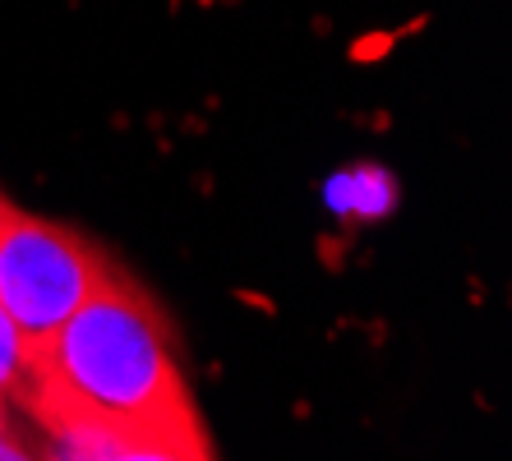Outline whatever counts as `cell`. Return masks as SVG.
<instances>
[{"label":"cell","instance_id":"obj_1","mask_svg":"<svg viewBox=\"0 0 512 461\" xmlns=\"http://www.w3.org/2000/svg\"><path fill=\"white\" fill-rule=\"evenodd\" d=\"M24 406L65 457H213L162 309L111 268L33 355Z\"/></svg>","mask_w":512,"mask_h":461},{"label":"cell","instance_id":"obj_2","mask_svg":"<svg viewBox=\"0 0 512 461\" xmlns=\"http://www.w3.org/2000/svg\"><path fill=\"white\" fill-rule=\"evenodd\" d=\"M116 263L88 236L14 208L0 194V309L24 332L33 355L93 296Z\"/></svg>","mask_w":512,"mask_h":461},{"label":"cell","instance_id":"obj_3","mask_svg":"<svg viewBox=\"0 0 512 461\" xmlns=\"http://www.w3.org/2000/svg\"><path fill=\"white\" fill-rule=\"evenodd\" d=\"M33 379V346L24 342V332L14 328V319L0 309V420H5V402H19Z\"/></svg>","mask_w":512,"mask_h":461}]
</instances>
